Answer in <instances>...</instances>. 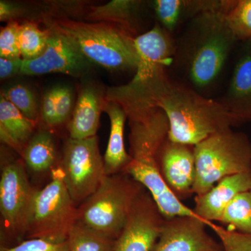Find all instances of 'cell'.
<instances>
[{"instance_id": "f1b7e54d", "label": "cell", "mask_w": 251, "mask_h": 251, "mask_svg": "<svg viewBox=\"0 0 251 251\" xmlns=\"http://www.w3.org/2000/svg\"><path fill=\"white\" fill-rule=\"evenodd\" d=\"M211 229L222 239L224 251H251V236L214 224Z\"/></svg>"}, {"instance_id": "30bf717a", "label": "cell", "mask_w": 251, "mask_h": 251, "mask_svg": "<svg viewBox=\"0 0 251 251\" xmlns=\"http://www.w3.org/2000/svg\"><path fill=\"white\" fill-rule=\"evenodd\" d=\"M36 191L21 162H11L2 167L0 213L8 240L17 241L26 237Z\"/></svg>"}, {"instance_id": "ba28073f", "label": "cell", "mask_w": 251, "mask_h": 251, "mask_svg": "<svg viewBox=\"0 0 251 251\" xmlns=\"http://www.w3.org/2000/svg\"><path fill=\"white\" fill-rule=\"evenodd\" d=\"M77 208L68 191L61 168L49 184L36 190L26 239L64 242L77 221Z\"/></svg>"}, {"instance_id": "484cf974", "label": "cell", "mask_w": 251, "mask_h": 251, "mask_svg": "<svg viewBox=\"0 0 251 251\" xmlns=\"http://www.w3.org/2000/svg\"><path fill=\"white\" fill-rule=\"evenodd\" d=\"M49 37V31L41 30L34 23H26L21 25L18 44L23 59L30 60L42 54L47 47Z\"/></svg>"}, {"instance_id": "3957f363", "label": "cell", "mask_w": 251, "mask_h": 251, "mask_svg": "<svg viewBox=\"0 0 251 251\" xmlns=\"http://www.w3.org/2000/svg\"><path fill=\"white\" fill-rule=\"evenodd\" d=\"M135 45L138 62L134 76L126 85L109 87L105 96L107 101L120 105L127 117L157 108L171 82L167 69L175 54L174 36L159 25L136 36Z\"/></svg>"}, {"instance_id": "4dcf8cb0", "label": "cell", "mask_w": 251, "mask_h": 251, "mask_svg": "<svg viewBox=\"0 0 251 251\" xmlns=\"http://www.w3.org/2000/svg\"><path fill=\"white\" fill-rule=\"evenodd\" d=\"M57 120L60 125L67 121L72 111L73 97L70 90L64 86L54 87Z\"/></svg>"}, {"instance_id": "277c9868", "label": "cell", "mask_w": 251, "mask_h": 251, "mask_svg": "<svg viewBox=\"0 0 251 251\" xmlns=\"http://www.w3.org/2000/svg\"><path fill=\"white\" fill-rule=\"evenodd\" d=\"M157 108L166 114L168 139L175 143L195 146L232 127L228 113L216 99L208 98L181 82L171 80Z\"/></svg>"}, {"instance_id": "5bb4252c", "label": "cell", "mask_w": 251, "mask_h": 251, "mask_svg": "<svg viewBox=\"0 0 251 251\" xmlns=\"http://www.w3.org/2000/svg\"><path fill=\"white\" fill-rule=\"evenodd\" d=\"M158 163L162 177L173 195L182 202L193 194L196 167L194 146L168 138L160 148Z\"/></svg>"}, {"instance_id": "1f68e13d", "label": "cell", "mask_w": 251, "mask_h": 251, "mask_svg": "<svg viewBox=\"0 0 251 251\" xmlns=\"http://www.w3.org/2000/svg\"><path fill=\"white\" fill-rule=\"evenodd\" d=\"M41 117L43 121L50 127L59 126L56 109L55 90L51 89L46 92L43 98Z\"/></svg>"}, {"instance_id": "8992f818", "label": "cell", "mask_w": 251, "mask_h": 251, "mask_svg": "<svg viewBox=\"0 0 251 251\" xmlns=\"http://www.w3.org/2000/svg\"><path fill=\"white\" fill-rule=\"evenodd\" d=\"M196 196L205 194L226 176L251 171V141L231 129L216 133L194 146Z\"/></svg>"}, {"instance_id": "d4e9b609", "label": "cell", "mask_w": 251, "mask_h": 251, "mask_svg": "<svg viewBox=\"0 0 251 251\" xmlns=\"http://www.w3.org/2000/svg\"><path fill=\"white\" fill-rule=\"evenodd\" d=\"M224 12L238 41L251 40V0H225Z\"/></svg>"}, {"instance_id": "d6986e66", "label": "cell", "mask_w": 251, "mask_h": 251, "mask_svg": "<svg viewBox=\"0 0 251 251\" xmlns=\"http://www.w3.org/2000/svg\"><path fill=\"white\" fill-rule=\"evenodd\" d=\"M34 122L27 118L1 94L0 135L1 141L22 155L34 132Z\"/></svg>"}, {"instance_id": "52a82bcc", "label": "cell", "mask_w": 251, "mask_h": 251, "mask_svg": "<svg viewBox=\"0 0 251 251\" xmlns=\"http://www.w3.org/2000/svg\"><path fill=\"white\" fill-rule=\"evenodd\" d=\"M145 189L126 173L105 176L77 208V222L116 240L135 200Z\"/></svg>"}, {"instance_id": "ac0fdd59", "label": "cell", "mask_w": 251, "mask_h": 251, "mask_svg": "<svg viewBox=\"0 0 251 251\" xmlns=\"http://www.w3.org/2000/svg\"><path fill=\"white\" fill-rule=\"evenodd\" d=\"M103 110L108 114L110 122V137L103 156L105 175L109 176L124 173L131 160L126 150L124 140L127 115L118 104L105 100Z\"/></svg>"}, {"instance_id": "836d02e7", "label": "cell", "mask_w": 251, "mask_h": 251, "mask_svg": "<svg viewBox=\"0 0 251 251\" xmlns=\"http://www.w3.org/2000/svg\"><path fill=\"white\" fill-rule=\"evenodd\" d=\"M21 14V9L14 3L0 1V20L1 21H10L14 19Z\"/></svg>"}, {"instance_id": "603a6c76", "label": "cell", "mask_w": 251, "mask_h": 251, "mask_svg": "<svg viewBox=\"0 0 251 251\" xmlns=\"http://www.w3.org/2000/svg\"><path fill=\"white\" fill-rule=\"evenodd\" d=\"M67 241L69 251H114L116 240L77 221Z\"/></svg>"}, {"instance_id": "7c38bea8", "label": "cell", "mask_w": 251, "mask_h": 251, "mask_svg": "<svg viewBox=\"0 0 251 251\" xmlns=\"http://www.w3.org/2000/svg\"><path fill=\"white\" fill-rule=\"evenodd\" d=\"M89 61L70 39L49 29L47 47L39 57L23 61L21 75H40L61 73L80 75L87 67Z\"/></svg>"}, {"instance_id": "7402d4cb", "label": "cell", "mask_w": 251, "mask_h": 251, "mask_svg": "<svg viewBox=\"0 0 251 251\" xmlns=\"http://www.w3.org/2000/svg\"><path fill=\"white\" fill-rule=\"evenodd\" d=\"M141 1L113 0L107 4L94 6L87 15L92 23H105L120 26L130 34L133 31V20Z\"/></svg>"}, {"instance_id": "83f0119b", "label": "cell", "mask_w": 251, "mask_h": 251, "mask_svg": "<svg viewBox=\"0 0 251 251\" xmlns=\"http://www.w3.org/2000/svg\"><path fill=\"white\" fill-rule=\"evenodd\" d=\"M19 24L11 21L0 31V57L7 59H18L21 57L18 44Z\"/></svg>"}, {"instance_id": "6da1fadb", "label": "cell", "mask_w": 251, "mask_h": 251, "mask_svg": "<svg viewBox=\"0 0 251 251\" xmlns=\"http://www.w3.org/2000/svg\"><path fill=\"white\" fill-rule=\"evenodd\" d=\"M224 1L191 18L175 39L173 64L188 86L204 95L215 85L238 41L224 12ZM184 84V83H183Z\"/></svg>"}, {"instance_id": "e0dca14e", "label": "cell", "mask_w": 251, "mask_h": 251, "mask_svg": "<svg viewBox=\"0 0 251 251\" xmlns=\"http://www.w3.org/2000/svg\"><path fill=\"white\" fill-rule=\"evenodd\" d=\"M105 98L94 87H84L68 125L70 138L85 139L97 136Z\"/></svg>"}, {"instance_id": "9a60e30c", "label": "cell", "mask_w": 251, "mask_h": 251, "mask_svg": "<svg viewBox=\"0 0 251 251\" xmlns=\"http://www.w3.org/2000/svg\"><path fill=\"white\" fill-rule=\"evenodd\" d=\"M240 42L228 87L216 99L228 113L232 127L251 122V40Z\"/></svg>"}, {"instance_id": "8fae6325", "label": "cell", "mask_w": 251, "mask_h": 251, "mask_svg": "<svg viewBox=\"0 0 251 251\" xmlns=\"http://www.w3.org/2000/svg\"><path fill=\"white\" fill-rule=\"evenodd\" d=\"M165 218L154 200L144 189L130 209L114 251H153Z\"/></svg>"}, {"instance_id": "cb8c5ba5", "label": "cell", "mask_w": 251, "mask_h": 251, "mask_svg": "<svg viewBox=\"0 0 251 251\" xmlns=\"http://www.w3.org/2000/svg\"><path fill=\"white\" fill-rule=\"evenodd\" d=\"M219 223L229 230L251 236V189L238 195L229 203Z\"/></svg>"}, {"instance_id": "44dd1931", "label": "cell", "mask_w": 251, "mask_h": 251, "mask_svg": "<svg viewBox=\"0 0 251 251\" xmlns=\"http://www.w3.org/2000/svg\"><path fill=\"white\" fill-rule=\"evenodd\" d=\"M22 156L25 164L32 173L43 174L51 171L57 158L52 134L49 130H39L26 145Z\"/></svg>"}, {"instance_id": "e575fe53", "label": "cell", "mask_w": 251, "mask_h": 251, "mask_svg": "<svg viewBox=\"0 0 251 251\" xmlns=\"http://www.w3.org/2000/svg\"><path fill=\"white\" fill-rule=\"evenodd\" d=\"M217 251H224V248H223V249H221V250Z\"/></svg>"}, {"instance_id": "2e32d148", "label": "cell", "mask_w": 251, "mask_h": 251, "mask_svg": "<svg viewBox=\"0 0 251 251\" xmlns=\"http://www.w3.org/2000/svg\"><path fill=\"white\" fill-rule=\"evenodd\" d=\"M251 189V171L226 176L202 196H196L195 214L210 227L219 222L225 209L238 195Z\"/></svg>"}, {"instance_id": "f546056e", "label": "cell", "mask_w": 251, "mask_h": 251, "mask_svg": "<svg viewBox=\"0 0 251 251\" xmlns=\"http://www.w3.org/2000/svg\"><path fill=\"white\" fill-rule=\"evenodd\" d=\"M0 251H69L67 241L53 242L43 239H26L11 247H1Z\"/></svg>"}, {"instance_id": "4316f807", "label": "cell", "mask_w": 251, "mask_h": 251, "mask_svg": "<svg viewBox=\"0 0 251 251\" xmlns=\"http://www.w3.org/2000/svg\"><path fill=\"white\" fill-rule=\"evenodd\" d=\"M1 94L29 120L33 122L37 120L39 105L35 95L29 87L18 84L9 87Z\"/></svg>"}, {"instance_id": "5b68a950", "label": "cell", "mask_w": 251, "mask_h": 251, "mask_svg": "<svg viewBox=\"0 0 251 251\" xmlns=\"http://www.w3.org/2000/svg\"><path fill=\"white\" fill-rule=\"evenodd\" d=\"M50 29L70 39L89 62L111 71L136 69L135 37L120 26L59 18L54 20Z\"/></svg>"}, {"instance_id": "4fadbf2b", "label": "cell", "mask_w": 251, "mask_h": 251, "mask_svg": "<svg viewBox=\"0 0 251 251\" xmlns=\"http://www.w3.org/2000/svg\"><path fill=\"white\" fill-rule=\"evenodd\" d=\"M198 216H179L165 219L159 239L153 251H217L223 249L206 231Z\"/></svg>"}, {"instance_id": "9c48e42d", "label": "cell", "mask_w": 251, "mask_h": 251, "mask_svg": "<svg viewBox=\"0 0 251 251\" xmlns=\"http://www.w3.org/2000/svg\"><path fill=\"white\" fill-rule=\"evenodd\" d=\"M73 201L80 206L101 184L105 175L98 137L66 142L60 167Z\"/></svg>"}, {"instance_id": "d6a6232c", "label": "cell", "mask_w": 251, "mask_h": 251, "mask_svg": "<svg viewBox=\"0 0 251 251\" xmlns=\"http://www.w3.org/2000/svg\"><path fill=\"white\" fill-rule=\"evenodd\" d=\"M22 58L7 59L0 57V77L8 78L21 74L23 65Z\"/></svg>"}, {"instance_id": "ffe728a7", "label": "cell", "mask_w": 251, "mask_h": 251, "mask_svg": "<svg viewBox=\"0 0 251 251\" xmlns=\"http://www.w3.org/2000/svg\"><path fill=\"white\" fill-rule=\"evenodd\" d=\"M216 1L156 0L153 2L155 14L161 27L173 36L184 21L214 7Z\"/></svg>"}, {"instance_id": "7a4b0ae2", "label": "cell", "mask_w": 251, "mask_h": 251, "mask_svg": "<svg viewBox=\"0 0 251 251\" xmlns=\"http://www.w3.org/2000/svg\"><path fill=\"white\" fill-rule=\"evenodd\" d=\"M127 119L130 128L128 153L131 160L124 173L143 185L152 196L165 219L197 216L193 209L175 197L160 172L158 151L169 132L166 114L156 108L133 114Z\"/></svg>"}]
</instances>
